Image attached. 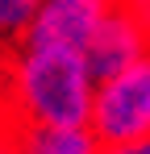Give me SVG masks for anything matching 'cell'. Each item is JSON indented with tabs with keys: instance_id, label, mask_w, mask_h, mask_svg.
<instances>
[{
	"instance_id": "8",
	"label": "cell",
	"mask_w": 150,
	"mask_h": 154,
	"mask_svg": "<svg viewBox=\"0 0 150 154\" xmlns=\"http://www.w3.org/2000/svg\"><path fill=\"white\" fill-rule=\"evenodd\" d=\"M13 129H17V121H13V108H8L4 92H0V142H8V137H13Z\"/></svg>"
},
{
	"instance_id": "9",
	"label": "cell",
	"mask_w": 150,
	"mask_h": 154,
	"mask_svg": "<svg viewBox=\"0 0 150 154\" xmlns=\"http://www.w3.org/2000/svg\"><path fill=\"white\" fill-rule=\"evenodd\" d=\"M100 154H150V142H121V146H104Z\"/></svg>"
},
{
	"instance_id": "10",
	"label": "cell",
	"mask_w": 150,
	"mask_h": 154,
	"mask_svg": "<svg viewBox=\"0 0 150 154\" xmlns=\"http://www.w3.org/2000/svg\"><path fill=\"white\" fill-rule=\"evenodd\" d=\"M0 154H17V150H13V137H8V142H0Z\"/></svg>"
},
{
	"instance_id": "4",
	"label": "cell",
	"mask_w": 150,
	"mask_h": 154,
	"mask_svg": "<svg viewBox=\"0 0 150 154\" xmlns=\"http://www.w3.org/2000/svg\"><path fill=\"white\" fill-rule=\"evenodd\" d=\"M146 50H150L146 29L117 4V13H113V17L100 25V33L88 42L83 58H88V67L96 71V79H104V75H113V71H121V67H129L133 58H142Z\"/></svg>"
},
{
	"instance_id": "3",
	"label": "cell",
	"mask_w": 150,
	"mask_h": 154,
	"mask_svg": "<svg viewBox=\"0 0 150 154\" xmlns=\"http://www.w3.org/2000/svg\"><path fill=\"white\" fill-rule=\"evenodd\" d=\"M113 13H117V0H42L21 42L88 50V42L100 33V25Z\"/></svg>"
},
{
	"instance_id": "2",
	"label": "cell",
	"mask_w": 150,
	"mask_h": 154,
	"mask_svg": "<svg viewBox=\"0 0 150 154\" xmlns=\"http://www.w3.org/2000/svg\"><path fill=\"white\" fill-rule=\"evenodd\" d=\"M88 125L104 146L150 142V50L96 83Z\"/></svg>"
},
{
	"instance_id": "1",
	"label": "cell",
	"mask_w": 150,
	"mask_h": 154,
	"mask_svg": "<svg viewBox=\"0 0 150 154\" xmlns=\"http://www.w3.org/2000/svg\"><path fill=\"white\" fill-rule=\"evenodd\" d=\"M96 83L83 50L17 42L4 75V100L17 125H88Z\"/></svg>"
},
{
	"instance_id": "5",
	"label": "cell",
	"mask_w": 150,
	"mask_h": 154,
	"mask_svg": "<svg viewBox=\"0 0 150 154\" xmlns=\"http://www.w3.org/2000/svg\"><path fill=\"white\" fill-rule=\"evenodd\" d=\"M17 154H100L104 142L92 125H17L13 129Z\"/></svg>"
},
{
	"instance_id": "6",
	"label": "cell",
	"mask_w": 150,
	"mask_h": 154,
	"mask_svg": "<svg viewBox=\"0 0 150 154\" xmlns=\"http://www.w3.org/2000/svg\"><path fill=\"white\" fill-rule=\"evenodd\" d=\"M42 0H0V46H17Z\"/></svg>"
},
{
	"instance_id": "7",
	"label": "cell",
	"mask_w": 150,
	"mask_h": 154,
	"mask_svg": "<svg viewBox=\"0 0 150 154\" xmlns=\"http://www.w3.org/2000/svg\"><path fill=\"white\" fill-rule=\"evenodd\" d=\"M117 4H121L125 13H129L142 29H146V38H150V0H117Z\"/></svg>"
}]
</instances>
